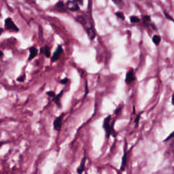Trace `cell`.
<instances>
[{"instance_id": "1", "label": "cell", "mask_w": 174, "mask_h": 174, "mask_svg": "<svg viewBox=\"0 0 174 174\" xmlns=\"http://www.w3.org/2000/svg\"><path fill=\"white\" fill-rule=\"evenodd\" d=\"M111 119H112V116H111L110 115L108 116L105 118V120H104L103 125V127L104 128V129L106 131V133L107 138L110 137L111 134H112L114 137H116V134H115L114 130V122H113L112 125H110Z\"/></svg>"}, {"instance_id": "2", "label": "cell", "mask_w": 174, "mask_h": 174, "mask_svg": "<svg viewBox=\"0 0 174 174\" xmlns=\"http://www.w3.org/2000/svg\"><path fill=\"white\" fill-rule=\"evenodd\" d=\"M5 28L6 30L13 31L17 32L19 31V29L12 21L11 18H7L5 20Z\"/></svg>"}, {"instance_id": "3", "label": "cell", "mask_w": 174, "mask_h": 174, "mask_svg": "<svg viewBox=\"0 0 174 174\" xmlns=\"http://www.w3.org/2000/svg\"><path fill=\"white\" fill-rule=\"evenodd\" d=\"M63 53V49L62 48L61 45H59L58 46L57 48L55 51V53L53 55V57L51 58V62L53 63V62L57 61L59 59L60 56L61 55L62 53Z\"/></svg>"}, {"instance_id": "4", "label": "cell", "mask_w": 174, "mask_h": 174, "mask_svg": "<svg viewBox=\"0 0 174 174\" xmlns=\"http://www.w3.org/2000/svg\"><path fill=\"white\" fill-rule=\"evenodd\" d=\"M64 117V114H62L61 116H59V117H57V118L54 120L53 122V125H54V129L57 131H59L61 129L62 127V121H63V118Z\"/></svg>"}, {"instance_id": "5", "label": "cell", "mask_w": 174, "mask_h": 174, "mask_svg": "<svg viewBox=\"0 0 174 174\" xmlns=\"http://www.w3.org/2000/svg\"><path fill=\"white\" fill-rule=\"evenodd\" d=\"M66 6H67L68 10L72 11V12H76V11L80 10L79 5L75 2H74V1H68V2H67Z\"/></svg>"}, {"instance_id": "6", "label": "cell", "mask_w": 174, "mask_h": 174, "mask_svg": "<svg viewBox=\"0 0 174 174\" xmlns=\"http://www.w3.org/2000/svg\"><path fill=\"white\" fill-rule=\"evenodd\" d=\"M135 74H134V72L133 69H130L129 70L127 74H126V78H125V82L127 84H129L135 80Z\"/></svg>"}, {"instance_id": "7", "label": "cell", "mask_w": 174, "mask_h": 174, "mask_svg": "<svg viewBox=\"0 0 174 174\" xmlns=\"http://www.w3.org/2000/svg\"><path fill=\"white\" fill-rule=\"evenodd\" d=\"M55 9L56 10H57L59 12H66V8L65 4L63 3V1H59L56 4L55 6Z\"/></svg>"}, {"instance_id": "8", "label": "cell", "mask_w": 174, "mask_h": 174, "mask_svg": "<svg viewBox=\"0 0 174 174\" xmlns=\"http://www.w3.org/2000/svg\"><path fill=\"white\" fill-rule=\"evenodd\" d=\"M38 53V50L35 46H31L29 48V56L28 58V61H31L33 59L36 57Z\"/></svg>"}, {"instance_id": "9", "label": "cell", "mask_w": 174, "mask_h": 174, "mask_svg": "<svg viewBox=\"0 0 174 174\" xmlns=\"http://www.w3.org/2000/svg\"><path fill=\"white\" fill-rule=\"evenodd\" d=\"M127 152H126V148H125V152H124L123 156L122 159V164L120 166V170L123 171L125 169V167L127 165Z\"/></svg>"}, {"instance_id": "10", "label": "cell", "mask_w": 174, "mask_h": 174, "mask_svg": "<svg viewBox=\"0 0 174 174\" xmlns=\"http://www.w3.org/2000/svg\"><path fill=\"white\" fill-rule=\"evenodd\" d=\"M40 53L44 54L47 58H49L50 57V48L48 46H45L44 47H42L40 48Z\"/></svg>"}, {"instance_id": "11", "label": "cell", "mask_w": 174, "mask_h": 174, "mask_svg": "<svg viewBox=\"0 0 174 174\" xmlns=\"http://www.w3.org/2000/svg\"><path fill=\"white\" fill-rule=\"evenodd\" d=\"M86 157H84L82 159V161H81V164H80V166L79 167L78 169H77V172H78V173L79 174H81L82 173H83L84 172V168H85V163H86Z\"/></svg>"}, {"instance_id": "12", "label": "cell", "mask_w": 174, "mask_h": 174, "mask_svg": "<svg viewBox=\"0 0 174 174\" xmlns=\"http://www.w3.org/2000/svg\"><path fill=\"white\" fill-rule=\"evenodd\" d=\"M142 21H143V23H144V25L149 26V25H150L149 23H150L151 21L150 16H149V15H145V16H143Z\"/></svg>"}, {"instance_id": "13", "label": "cell", "mask_w": 174, "mask_h": 174, "mask_svg": "<svg viewBox=\"0 0 174 174\" xmlns=\"http://www.w3.org/2000/svg\"><path fill=\"white\" fill-rule=\"evenodd\" d=\"M63 91H62L61 93H60L59 94H58L57 95H55V99H54V101H55V103L59 107H61V102H60V97H61V95H63Z\"/></svg>"}, {"instance_id": "14", "label": "cell", "mask_w": 174, "mask_h": 174, "mask_svg": "<svg viewBox=\"0 0 174 174\" xmlns=\"http://www.w3.org/2000/svg\"><path fill=\"white\" fill-rule=\"evenodd\" d=\"M86 32L87 33H88V35H89V36L90 37V38L91 39V40H93V39L95 38V32H94L93 29V28H92L91 27L87 28Z\"/></svg>"}, {"instance_id": "15", "label": "cell", "mask_w": 174, "mask_h": 174, "mask_svg": "<svg viewBox=\"0 0 174 174\" xmlns=\"http://www.w3.org/2000/svg\"><path fill=\"white\" fill-rule=\"evenodd\" d=\"M152 41L155 45L158 46V45H159V44L161 43V37H160L159 36H158V35H154V36H153L152 37Z\"/></svg>"}, {"instance_id": "16", "label": "cell", "mask_w": 174, "mask_h": 174, "mask_svg": "<svg viewBox=\"0 0 174 174\" xmlns=\"http://www.w3.org/2000/svg\"><path fill=\"white\" fill-rule=\"evenodd\" d=\"M76 20L77 21L80 23V24L83 25H85L86 24V21L84 19V17L82 16H78L76 18Z\"/></svg>"}, {"instance_id": "17", "label": "cell", "mask_w": 174, "mask_h": 174, "mask_svg": "<svg viewBox=\"0 0 174 174\" xmlns=\"http://www.w3.org/2000/svg\"><path fill=\"white\" fill-rule=\"evenodd\" d=\"M130 21L131 23H138L140 22V19L136 16H131L130 17Z\"/></svg>"}, {"instance_id": "18", "label": "cell", "mask_w": 174, "mask_h": 174, "mask_svg": "<svg viewBox=\"0 0 174 174\" xmlns=\"http://www.w3.org/2000/svg\"><path fill=\"white\" fill-rule=\"evenodd\" d=\"M112 2L116 4L119 8H122L124 6V2L123 0H112Z\"/></svg>"}, {"instance_id": "19", "label": "cell", "mask_w": 174, "mask_h": 174, "mask_svg": "<svg viewBox=\"0 0 174 174\" xmlns=\"http://www.w3.org/2000/svg\"><path fill=\"white\" fill-rule=\"evenodd\" d=\"M116 16L118 18H119L120 19L123 20V21H124V20L125 19V15H124V14L122 12H116Z\"/></svg>"}, {"instance_id": "20", "label": "cell", "mask_w": 174, "mask_h": 174, "mask_svg": "<svg viewBox=\"0 0 174 174\" xmlns=\"http://www.w3.org/2000/svg\"><path fill=\"white\" fill-rule=\"evenodd\" d=\"M143 112L142 113H140L139 114L136 116L135 118V125H136V127H138V125H139V122H140V117H141V114H142Z\"/></svg>"}, {"instance_id": "21", "label": "cell", "mask_w": 174, "mask_h": 174, "mask_svg": "<svg viewBox=\"0 0 174 174\" xmlns=\"http://www.w3.org/2000/svg\"><path fill=\"white\" fill-rule=\"evenodd\" d=\"M164 14H165V16L166 17V19L168 20H170L171 21L173 22V17H171L170 15H169V14H167V13L166 12H165L164 11Z\"/></svg>"}, {"instance_id": "22", "label": "cell", "mask_w": 174, "mask_h": 174, "mask_svg": "<svg viewBox=\"0 0 174 174\" xmlns=\"http://www.w3.org/2000/svg\"><path fill=\"white\" fill-rule=\"evenodd\" d=\"M46 95H48L49 97H55V92L53 91L46 92Z\"/></svg>"}, {"instance_id": "23", "label": "cell", "mask_w": 174, "mask_h": 174, "mask_svg": "<svg viewBox=\"0 0 174 174\" xmlns=\"http://www.w3.org/2000/svg\"><path fill=\"white\" fill-rule=\"evenodd\" d=\"M25 80V74H24L23 76H22L19 77V78H17V81H18V82H24Z\"/></svg>"}, {"instance_id": "24", "label": "cell", "mask_w": 174, "mask_h": 174, "mask_svg": "<svg viewBox=\"0 0 174 174\" xmlns=\"http://www.w3.org/2000/svg\"><path fill=\"white\" fill-rule=\"evenodd\" d=\"M68 82H69V79H68L67 78H65L63 79V80H61L60 81V83L62 84H67Z\"/></svg>"}, {"instance_id": "25", "label": "cell", "mask_w": 174, "mask_h": 174, "mask_svg": "<svg viewBox=\"0 0 174 174\" xmlns=\"http://www.w3.org/2000/svg\"><path fill=\"white\" fill-rule=\"evenodd\" d=\"M173 137V133H171L170 134V135L169 136V137H167L166 138L165 140H164V142H167L168 140H171V139Z\"/></svg>"}, {"instance_id": "26", "label": "cell", "mask_w": 174, "mask_h": 174, "mask_svg": "<svg viewBox=\"0 0 174 174\" xmlns=\"http://www.w3.org/2000/svg\"><path fill=\"white\" fill-rule=\"evenodd\" d=\"M73 1L77 3L78 5H83V0H73Z\"/></svg>"}, {"instance_id": "27", "label": "cell", "mask_w": 174, "mask_h": 174, "mask_svg": "<svg viewBox=\"0 0 174 174\" xmlns=\"http://www.w3.org/2000/svg\"><path fill=\"white\" fill-rule=\"evenodd\" d=\"M88 92H89V91H88V84H87V82H86V86H85V94L86 95V94H88Z\"/></svg>"}, {"instance_id": "28", "label": "cell", "mask_w": 174, "mask_h": 174, "mask_svg": "<svg viewBox=\"0 0 174 174\" xmlns=\"http://www.w3.org/2000/svg\"><path fill=\"white\" fill-rule=\"evenodd\" d=\"M150 25L151 27H152V28H153V29L155 30V31L156 30V26H155L154 25V24L150 23Z\"/></svg>"}, {"instance_id": "29", "label": "cell", "mask_w": 174, "mask_h": 174, "mask_svg": "<svg viewBox=\"0 0 174 174\" xmlns=\"http://www.w3.org/2000/svg\"><path fill=\"white\" fill-rule=\"evenodd\" d=\"M119 111H120V108H117L116 110V111L114 112V113L116 114H118V112H119Z\"/></svg>"}, {"instance_id": "30", "label": "cell", "mask_w": 174, "mask_h": 174, "mask_svg": "<svg viewBox=\"0 0 174 174\" xmlns=\"http://www.w3.org/2000/svg\"><path fill=\"white\" fill-rule=\"evenodd\" d=\"M3 56H4V53L2 50H0V58L2 57Z\"/></svg>"}, {"instance_id": "31", "label": "cell", "mask_w": 174, "mask_h": 174, "mask_svg": "<svg viewBox=\"0 0 174 174\" xmlns=\"http://www.w3.org/2000/svg\"><path fill=\"white\" fill-rule=\"evenodd\" d=\"M4 144V143L3 142H0V148L2 147V145Z\"/></svg>"}, {"instance_id": "32", "label": "cell", "mask_w": 174, "mask_h": 174, "mask_svg": "<svg viewBox=\"0 0 174 174\" xmlns=\"http://www.w3.org/2000/svg\"><path fill=\"white\" fill-rule=\"evenodd\" d=\"M3 32V29H0V35L2 34V33Z\"/></svg>"}]
</instances>
